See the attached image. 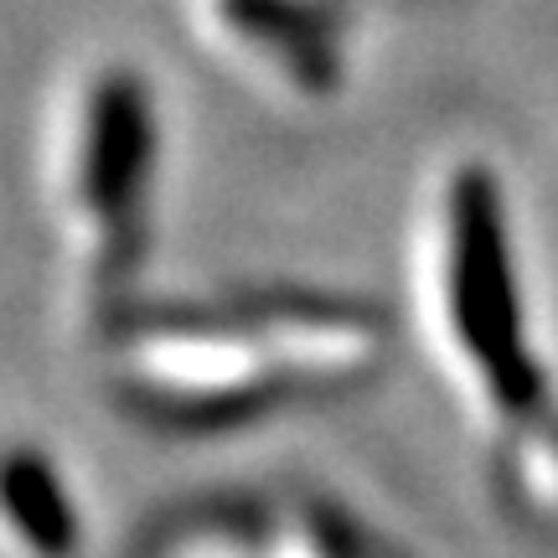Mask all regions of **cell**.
<instances>
[{
	"label": "cell",
	"mask_w": 558,
	"mask_h": 558,
	"mask_svg": "<svg viewBox=\"0 0 558 558\" xmlns=\"http://www.w3.org/2000/svg\"><path fill=\"white\" fill-rule=\"evenodd\" d=\"M383 341L378 311L326 295H264L222 316L160 311L120 341V393L156 429L213 435L373 378Z\"/></svg>",
	"instance_id": "obj_1"
},
{
	"label": "cell",
	"mask_w": 558,
	"mask_h": 558,
	"mask_svg": "<svg viewBox=\"0 0 558 558\" xmlns=\"http://www.w3.org/2000/svg\"><path fill=\"white\" fill-rule=\"evenodd\" d=\"M429 311L445 373L497 445L558 424L543 357L527 337L507 197L492 166L456 160L429 218Z\"/></svg>",
	"instance_id": "obj_2"
},
{
	"label": "cell",
	"mask_w": 558,
	"mask_h": 558,
	"mask_svg": "<svg viewBox=\"0 0 558 558\" xmlns=\"http://www.w3.org/2000/svg\"><path fill=\"white\" fill-rule=\"evenodd\" d=\"M156 186V104L135 68L104 62L73 94L58 140V218L73 279L88 300L130 290L145 259Z\"/></svg>",
	"instance_id": "obj_3"
},
{
	"label": "cell",
	"mask_w": 558,
	"mask_h": 558,
	"mask_svg": "<svg viewBox=\"0 0 558 558\" xmlns=\"http://www.w3.org/2000/svg\"><path fill=\"white\" fill-rule=\"evenodd\" d=\"M202 32L239 52L254 73H269L295 94H326L337 83V47L326 41L316 0H197Z\"/></svg>",
	"instance_id": "obj_4"
},
{
	"label": "cell",
	"mask_w": 558,
	"mask_h": 558,
	"mask_svg": "<svg viewBox=\"0 0 558 558\" xmlns=\"http://www.w3.org/2000/svg\"><path fill=\"white\" fill-rule=\"evenodd\" d=\"M5 533L26 558H78L83 518L47 450L16 445L5 460Z\"/></svg>",
	"instance_id": "obj_5"
},
{
	"label": "cell",
	"mask_w": 558,
	"mask_h": 558,
	"mask_svg": "<svg viewBox=\"0 0 558 558\" xmlns=\"http://www.w3.org/2000/svg\"><path fill=\"white\" fill-rule=\"evenodd\" d=\"M497 486L527 527L558 533V424L497 445Z\"/></svg>",
	"instance_id": "obj_6"
},
{
	"label": "cell",
	"mask_w": 558,
	"mask_h": 558,
	"mask_svg": "<svg viewBox=\"0 0 558 558\" xmlns=\"http://www.w3.org/2000/svg\"><path fill=\"white\" fill-rule=\"evenodd\" d=\"M150 558H269V518L248 512H192L160 533Z\"/></svg>",
	"instance_id": "obj_7"
}]
</instances>
